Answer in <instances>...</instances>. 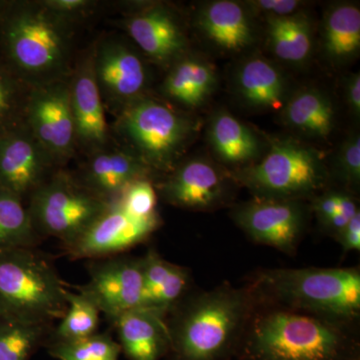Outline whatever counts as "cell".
<instances>
[{
    "mask_svg": "<svg viewBox=\"0 0 360 360\" xmlns=\"http://www.w3.org/2000/svg\"><path fill=\"white\" fill-rule=\"evenodd\" d=\"M258 302L248 285L220 284L191 291L167 315L169 360H231L236 357Z\"/></svg>",
    "mask_w": 360,
    "mask_h": 360,
    "instance_id": "1",
    "label": "cell"
},
{
    "mask_svg": "<svg viewBox=\"0 0 360 360\" xmlns=\"http://www.w3.org/2000/svg\"><path fill=\"white\" fill-rule=\"evenodd\" d=\"M357 323L258 304L239 360H360Z\"/></svg>",
    "mask_w": 360,
    "mask_h": 360,
    "instance_id": "2",
    "label": "cell"
},
{
    "mask_svg": "<svg viewBox=\"0 0 360 360\" xmlns=\"http://www.w3.org/2000/svg\"><path fill=\"white\" fill-rule=\"evenodd\" d=\"M75 28L42 0H8L0 18V54L30 87L68 79L77 60Z\"/></svg>",
    "mask_w": 360,
    "mask_h": 360,
    "instance_id": "3",
    "label": "cell"
},
{
    "mask_svg": "<svg viewBox=\"0 0 360 360\" xmlns=\"http://www.w3.org/2000/svg\"><path fill=\"white\" fill-rule=\"evenodd\" d=\"M246 285L260 305L350 323L359 319L360 271L356 267L259 270Z\"/></svg>",
    "mask_w": 360,
    "mask_h": 360,
    "instance_id": "4",
    "label": "cell"
},
{
    "mask_svg": "<svg viewBox=\"0 0 360 360\" xmlns=\"http://www.w3.org/2000/svg\"><path fill=\"white\" fill-rule=\"evenodd\" d=\"M65 283L37 248L0 250V319L51 324L68 309Z\"/></svg>",
    "mask_w": 360,
    "mask_h": 360,
    "instance_id": "5",
    "label": "cell"
},
{
    "mask_svg": "<svg viewBox=\"0 0 360 360\" xmlns=\"http://www.w3.org/2000/svg\"><path fill=\"white\" fill-rule=\"evenodd\" d=\"M193 131L186 116L148 96L116 116L115 134L153 172L175 167Z\"/></svg>",
    "mask_w": 360,
    "mask_h": 360,
    "instance_id": "6",
    "label": "cell"
},
{
    "mask_svg": "<svg viewBox=\"0 0 360 360\" xmlns=\"http://www.w3.org/2000/svg\"><path fill=\"white\" fill-rule=\"evenodd\" d=\"M110 205L73 172L59 168L30 195L26 207L40 238H58L63 248L79 238Z\"/></svg>",
    "mask_w": 360,
    "mask_h": 360,
    "instance_id": "7",
    "label": "cell"
},
{
    "mask_svg": "<svg viewBox=\"0 0 360 360\" xmlns=\"http://www.w3.org/2000/svg\"><path fill=\"white\" fill-rule=\"evenodd\" d=\"M236 179L255 198L300 200L323 188L328 174L312 149L295 141H277L264 160L241 169Z\"/></svg>",
    "mask_w": 360,
    "mask_h": 360,
    "instance_id": "8",
    "label": "cell"
},
{
    "mask_svg": "<svg viewBox=\"0 0 360 360\" xmlns=\"http://www.w3.org/2000/svg\"><path fill=\"white\" fill-rule=\"evenodd\" d=\"M94 70L104 108L115 117L146 96L148 66L134 45L120 35L108 34L94 42Z\"/></svg>",
    "mask_w": 360,
    "mask_h": 360,
    "instance_id": "9",
    "label": "cell"
},
{
    "mask_svg": "<svg viewBox=\"0 0 360 360\" xmlns=\"http://www.w3.org/2000/svg\"><path fill=\"white\" fill-rule=\"evenodd\" d=\"M68 78L32 87L25 110V124L59 168L78 153Z\"/></svg>",
    "mask_w": 360,
    "mask_h": 360,
    "instance_id": "10",
    "label": "cell"
},
{
    "mask_svg": "<svg viewBox=\"0 0 360 360\" xmlns=\"http://www.w3.org/2000/svg\"><path fill=\"white\" fill-rule=\"evenodd\" d=\"M87 270L89 281L75 288L96 303L111 324L125 312L142 307L141 257L120 255L92 259Z\"/></svg>",
    "mask_w": 360,
    "mask_h": 360,
    "instance_id": "11",
    "label": "cell"
},
{
    "mask_svg": "<svg viewBox=\"0 0 360 360\" xmlns=\"http://www.w3.org/2000/svg\"><path fill=\"white\" fill-rule=\"evenodd\" d=\"M232 217L251 240L290 255L297 250L307 225L300 200L255 198L236 207Z\"/></svg>",
    "mask_w": 360,
    "mask_h": 360,
    "instance_id": "12",
    "label": "cell"
},
{
    "mask_svg": "<svg viewBox=\"0 0 360 360\" xmlns=\"http://www.w3.org/2000/svg\"><path fill=\"white\" fill-rule=\"evenodd\" d=\"M160 224V214L141 219L115 201L79 238L61 248L71 259L115 257L148 240Z\"/></svg>",
    "mask_w": 360,
    "mask_h": 360,
    "instance_id": "13",
    "label": "cell"
},
{
    "mask_svg": "<svg viewBox=\"0 0 360 360\" xmlns=\"http://www.w3.org/2000/svg\"><path fill=\"white\" fill-rule=\"evenodd\" d=\"M120 26L137 49L158 65L172 66L184 56L187 39L177 14L163 4L127 6Z\"/></svg>",
    "mask_w": 360,
    "mask_h": 360,
    "instance_id": "14",
    "label": "cell"
},
{
    "mask_svg": "<svg viewBox=\"0 0 360 360\" xmlns=\"http://www.w3.org/2000/svg\"><path fill=\"white\" fill-rule=\"evenodd\" d=\"M78 153L85 158L115 146L94 70V44L75 60L70 78Z\"/></svg>",
    "mask_w": 360,
    "mask_h": 360,
    "instance_id": "15",
    "label": "cell"
},
{
    "mask_svg": "<svg viewBox=\"0 0 360 360\" xmlns=\"http://www.w3.org/2000/svg\"><path fill=\"white\" fill-rule=\"evenodd\" d=\"M59 169L25 124L0 137V187L25 201Z\"/></svg>",
    "mask_w": 360,
    "mask_h": 360,
    "instance_id": "16",
    "label": "cell"
},
{
    "mask_svg": "<svg viewBox=\"0 0 360 360\" xmlns=\"http://www.w3.org/2000/svg\"><path fill=\"white\" fill-rule=\"evenodd\" d=\"M77 179L101 200L111 203L137 181L151 179L153 170L124 146H112L86 156L77 172Z\"/></svg>",
    "mask_w": 360,
    "mask_h": 360,
    "instance_id": "17",
    "label": "cell"
},
{
    "mask_svg": "<svg viewBox=\"0 0 360 360\" xmlns=\"http://www.w3.org/2000/svg\"><path fill=\"white\" fill-rule=\"evenodd\" d=\"M158 191L169 205L186 210H207L224 202L229 186L224 174L212 163L193 160L175 167Z\"/></svg>",
    "mask_w": 360,
    "mask_h": 360,
    "instance_id": "18",
    "label": "cell"
},
{
    "mask_svg": "<svg viewBox=\"0 0 360 360\" xmlns=\"http://www.w3.org/2000/svg\"><path fill=\"white\" fill-rule=\"evenodd\" d=\"M112 326L117 333L122 354L127 360H161L167 357L170 340L167 316L155 310H130Z\"/></svg>",
    "mask_w": 360,
    "mask_h": 360,
    "instance_id": "19",
    "label": "cell"
},
{
    "mask_svg": "<svg viewBox=\"0 0 360 360\" xmlns=\"http://www.w3.org/2000/svg\"><path fill=\"white\" fill-rule=\"evenodd\" d=\"M142 259L143 304L142 307L167 315L191 292V271L165 259L153 248Z\"/></svg>",
    "mask_w": 360,
    "mask_h": 360,
    "instance_id": "20",
    "label": "cell"
},
{
    "mask_svg": "<svg viewBox=\"0 0 360 360\" xmlns=\"http://www.w3.org/2000/svg\"><path fill=\"white\" fill-rule=\"evenodd\" d=\"M200 26L220 49L239 51L250 45L252 32L243 7L236 1H213L201 11Z\"/></svg>",
    "mask_w": 360,
    "mask_h": 360,
    "instance_id": "21",
    "label": "cell"
},
{
    "mask_svg": "<svg viewBox=\"0 0 360 360\" xmlns=\"http://www.w3.org/2000/svg\"><path fill=\"white\" fill-rule=\"evenodd\" d=\"M217 77L212 65L184 56L175 61L161 85V92L170 101L196 108L212 94Z\"/></svg>",
    "mask_w": 360,
    "mask_h": 360,
    "instance_id": "22",
    "label": "cell"
},
{
    "mask_svg": "<svg viewBox=\"0 0 360 360\" xmlns=\"http://www.w3.org/2000/svg\"><path fill=\"white\" fill-rule=\"evenodd\" d=\"M239 92L246 103L257 108H277L283 105L285 82L276 66L264 58H251L239 68Z\"/></svg>",
    "mask_w": 360,
    "mask_h": 360,
    "instance_id": "23",
    "label": "cell"
},
{
    "mask_svg": "<svg viewBox=\"0 0 360 360\" xmlns=\"http://www.w3.org/2000/svg\"><path fill=\"white\" fill-rule=\"evenodd\" d=\"M283 116L290 127L314 136H328L335 127L333 103L317 90L305 89L296 94L286 104Z\"/></svg>",
    "mask_w": 360,
    "mask_h": 360,
    "instance_id": "24",
    "label": "cell"
},
{
    "mask_svg": "<svg viewBox=\"0 0 360 360\" xmlns=\"http://www.w3.org/2000/svg\"><path fill=\"white\" fill-rule=\"evenodd\" d=\"M210 139L215 153L225 162H248L259 150L255 134L231 113L215 115L210 124Z\"/></svg>",
    "mask_w": 360,
    "mask_h": 360,
    "instance_id": "25",
    "label": "cell"
},
{
    "mask_svg": "<svg viewBox=\"0 0 360 360\" xmlns=\"http://www.w3.org/2000/svg\"><path fill=\"white\" fill-rule=\"evenodd\" d=\"M270 46L277 58L300 63L311 51V26L302 14L267 18Z\"/></svg>",
    "mask_w": 360,
    "mask_h": 360,
    "instance_id": "26",
    "label": "cell"
},
{
    "mask_svg": "<svg viewBox=\"0 0 360 360\" xmlns=\"http://www.w3.org/2000/svg\"><path fill=\"white\" fill-rule=\"evenodd\" d=\"M40 239L25 201L0 187V250L37 248Z\"/></svg>",
    "mask_w": 360,
    "mask_h": 360,
    "instance_id": "27",
    "label": "cell"
},
{
    "mask_svg": "<svg viewBox=\"0 0 360 360\" xmlns=\"http://www.w3.org/2000/svg\"><path fill=\"white\" fill-rule=\"evenodd\" d=\"M324 46L333 59H347L360 47V11L352 4L333 7L324 25Z\"/></svg>",
    "mask_w": 360,
    "mask_h": 360,
    "instance_id": "28",
    "label": "cell"
},
{
    "mask_svg": "<svg viewBox=\"0 0 360 360\" xmlns=\"http://www.w3.org/2000/svg\"><path fill=\"white\" fill-rule=\"evenodd\" d=\"M53 328L0 319V360H30L39 347H45Z\"/></svg>",
    "mask_w": 360,
    "mask_h": 360,
    "instance_id": "29",
    "label": "cell"
},
{
    "mask_svg": "<svg viewBox=\"0 0 360 360\" xmlns=\"http://www.w3.org/2000/svg\"><path fill=\"white\" fill-rule=\"evenodd\" d=\"M68 307L47 341L82 340L98 333L101 314L96 303L84 293L66 290Z\"/></svg>",
    "mask_w": 360,
    "mask_h": 360,
    "instance_id": "30",
    "label": "cell"
},
{
    "mask_svg": "<svg viewBox=\"0 0 360 360\" xmlns=\"http://www.w3.org/2000/svg\"><path fill=\"white\" fill-rule=\"evenodd\" d=\"M30 89L0 54V137L25 124Z\"/></svg>",
    "mask_w": 360,
    "mask_h": 360,
    "instance_id": "31",
    "label": "cell"
},
{
    "mask_svg": "<svg viewBox=\"0 0 360 360\" xmlns=\"http://www.w3.org/2000/svg\"><path fill=\"white\" fill-rule=\"evenodd\" d=\"M47 352L58 360H118L120 343L110 331L72 341H47Z\"/></svg>",
    "mask_w": 360,
    "mask_h": 360,
    "instance_id": "32",
    "label": "cell"
},
{
    "mask_svg": "<svg viewBox=\"0 0 360 360\" xmlns=\"http://www.w3.org/2000/svg\"><path fill=\"white\" fill-rule=\"evenodd\" d=\"M115 201L130 214L141 219H148L158 214L156 210L158 195L151 179L137 180L130 184Z\"/></svg>",
    "mask_w": 360,
    "mask_h": 360,
    "instance_id": "33",
    "label": "cell"
},
{
    "mask_svg": "<svg viewBox=\"0 0 360 360\" xmlns=\"http://www.w3.org/2000/svg\"><path fill=\"white\" fill-rule=\"evenodd\" d=\"M42 2L52 13L75 27L90 18L99 6V2L94 0H42Z\"/></svg>",
    "mask_w": 360,
    "mask_h": 360,
    "instance_id": "34",
    "label": "cell"
},
{
    "mask_svg": "<svg viewBox=\"0 0 360 360\" xmlns=\"http://www.w3.org/2000/svg\"><path fill=\"white\" fill-rule=\"evenodd\" d=\"M340 174L348 186L356 188L360 182V139L354 135L348 139L341 149Z\"/></svg>",
    "mask_w": 360,
    "mask_h": 360,
    "instance_id": "35",
    "label": "cell"
},
{
    "mask_svg": "<svg viewBox=\"0 0 360 360\" xmlns=\"http://www.w3.org/2000/svg\"><path fill=\"white\" fill-rule=\"evenodd\" d=\"M250 4L255 11L267 14L269 18L292 15L302 6V2L298 0H257Z\"/></svg>",
    "mask_w": 360,
    "mask_h": 360,
    "instance_id": "36",
    "label": "cell"
},
{
    "mask_svg": "<svg viewBox=\"0 0 360 360\" xmlns=\"http://www.w3.org/2000/svg\"><path fill=\"white\" fill-rule=\"evenodd\" d=\"M340 195V191H328L315 198L314 210L322 226L338 212Z\"/></svg>",
    "mask_w": 360,
    "mask_h": 360,
    "instance_id": "37",
    "label": "cell"
},
{
    "mask_svg": "<svg viewBox=\"0 0 360 360\" xmlns=\"http://www.w3.org/2000/svg\"><path fill=\"white\" fill-rule=\"evenodd\" d=\"M343 253L360 250V212L352 217L335 238Z\"/></svg>",
    "mask_w": 360,
    "mask_h": 360,
    "instance_id": "38",
    "label": "cell"
},
{
    "mask_svg": "<svg viewBox=\"0 0 360 360\" xmlns=\"http://www.w3.org/2000/svg\"><path fill=\"white\" fill-rule=\"evenodd\" d=\"M347 101L356 116L360 112V77L359 73L352 75L347 84Z\"/></svg>",
    "mask_w": 360,
    "mask_h": 360,
    "instance_id": "39",
    "label": "cell"
},
{
    "mask_svg": "<svg viewBox=\"0 0 360 360\" xmlns=\"http://www.w3.org/2000/svg\"><path fill=\"white\" fill-rule=\"evenodd\" d=\"M8 4V0H0V18H1L2 13H4V9Z\"/></svg>",
    "mask_w": 360,
    "mask_h": 360,
    "instance_id": "40",
    "label": "cell"
}]
</instances>
